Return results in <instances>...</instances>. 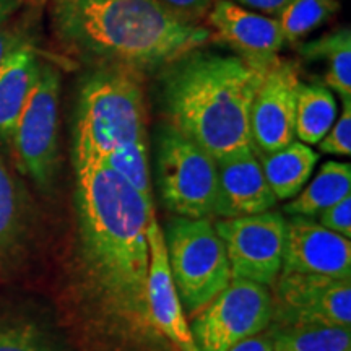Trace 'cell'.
I'll return each instance as SVG.
<instances>
[{
  "label": "cell",
  "instance_id": "obj_1",
  "mask_svg": "<svg viewBox=\"0 0 351 351\" xmlns=\"http://www.w3.org/2000/svg\"><path fill=\"white\" fill-rule=\"evenodd\" d=\"M75 171L83 251L98 293L114 314L152 327L147 275L153 200L103 161H75Z\"/></svg>",
  "mask_w": 351,
  "mask_h": 351
},
{
  "label": "cell",
  "instance_id": "obj_21",
  "mask_svg": "<svg viewBox=\"0 0 351 351\" xmlns=\"http://www.w3.org/2000/svg\"><path fill=\"white\" fill-rule=\"evenodd\" d=\"M340 12L339 0H289L275 16L285 44H298Z\"/></svg>",
  "mask_w": 351,
  "mask_h": 351
},
{
  "label": "cell",
  "instance_id": "obj_5",
  "mask_svg": "<svg viewBox=\"0 0 351 351\" xmlns=\"http://www.w3.org/2000/svg\"><path fill=\"white\" fill-rule=\"evenodd\" d=\"M166 252L184 313L195 315L231 282L226 249L207 218L171 219Z\"/></svg>",
  "mask_w": 351,
  "mask_h": 351
},
{
  "label": "cell",
  "instance_id": "obj_16",
  "mask_svg": "<svg viewBox=\"0 0 351 351\" xmlns=\"http://www.w3.org/2000/svg\"><path fill=\"white\" fill-rule=\"evenodd\" d=\"M41 60L29 44L19 47L0 64V140L10 142L26 99L36 85Z\"/></svg>",
  "mask_w": 351,
  "mask_h": 351
},
{
  "label": "cell",
  "instance_id": "obj_8",
  "mask_svg": "<svg viewBox=\"0 0 351 351\" xmlns=\"http://www.w3.org/2000/svg\"><path fill=\"white\" fill-rule=\"evenodd\" d=\"M60 73L41 64L38 82L26 99L10 142L21 171L41 189L52 182L59 152Z\"/></svg>",
  "mask_w": 351,
  "mask_h": 351
},
{
  "label": "cell",
  "instance_id": "obj_27",
  "mask_svg": "<svg viewBox=\"0 0 351 351\" xmlns=\"http://www.w3.org/2000/svg\"><path fill=\"white\" fill-rule=\"evenodd\" d=\"M317 217L319 225L343 236L346 239L351 238V195H346L345 199L326 208Z\"/></svg>",
  "mask_w": 351,
  "mask_h": 351
},
{
  "label": "cell",
  "instance_id": "obj_23",
  "mask_svg": "<svg viewBox=\"0 0 351 351\" xmlns=\"http://www.w3.org/2000/svg\"><path fill=\"white\" fill-rule=\"evenodd\" d=\"M23 197L0 158V258L12 251L23 230Z\"/></svg>",
  "mask_w": 351,
  "mask_h": 351
},
{
  "label": "cell",
  "instance_id": "obj_7",
  "mask_svg": "<svg viewBox=\"0 0 351 351\" xmlns=\"http://www.w3.org/2000/svg\"><path fill=\"white\" fill-rule=\"evenodd\" d=\"M274 301L262 285L231 278L228 287L213 298L191 326L199 351H228L269 327Z\"/></svg>",
  "mask_w": 351,
  "mask_h": 351
},
{
  "label": "cell",
  "instance_id": "obj_24",
  "mask_svg": "<svg viewBox=\"0 0 351 351\" xmlns=\"http://www.w3.org/2000/svg\"><path fill=\"white\" fill-rule=\"evenodd\" d=\"M103 163L122 176L145 199L153 200L150 166H148V143H134L119 148L111 153Z\"/></svg>",
  "mask_w": 351,
  "mask_h": 351
},
{
  "label": "cell",
  "instance_id": "obj_12",
  "mask_svg": "<svg viewBox=\"0 0 351 351\" xmlns=\"http://www.w3.org/2000/svg\"><path fill=\"white\" fill-rule=\"evenodd\" d=\"M283 274L322 275L351 280V243L317 221L291 217L287 221Z\"/></svg>",
  "mask_w": 351,
  "mask_h": 351
},
{
  "label": "cell",
  "instance_id": "obj_30",
  "mask_svg": "<svg viewBox=\"0 0 351 351\" xmlns=\"http://www.w3.org/2000/svg\"><path fill=\"white\" fill-rule=\"evenodd\" d=\"M25 44L28 43H26L20 34L13 33L3 25H0V64L5 60V57L8 54H12L13 51H16L21 46H25Z\"/></svg>",
  "mask_w": 351,
  "mask_h": 351
},
{
  "label": "cell",
  "instance_id": "obj_26",
  "mask_svg": "<svg viewBox=\"0 0 351 351\" xmlns=\"http://www.w3.org/2000/svg\"><path fill=\"white\" fill-rule=\"evenodd\" d=\"M319 148L328 155H351V99H343V109L339 121L333 122L326 137L320 140Z\"/></svg>",
  "mask_w": 351,
  "mask_h": 351
},
{
  "label": "cell",
  "instance_id": "obj_10",
  "mask_svg": "<svg viewBox=\"0 0 351 351\" xmlns=\"http://www.w3.org/2000/svg\"><path fill=\"white\" fill-rule=\"evenodd\" d=\"M275 313L283 327H351V280L283 274Z\"/></svg>",
  "mask_w": 351,
  "mask_h": 351
},
{
  "label": "cell",
  "instance_id": "obj_22",
  "mask_svg": "<svg viewBox=\"0 0 351 351\" xmlns=\"http://www.w3.org/2000/svg\"><path fill=\"white\" fill-rule=\"evenodd\" d=\"M274 351H351V327H282Z\"/></svg>",
  "mask_w": 351,
  "mask_h": 351
},
{
  "label": "cell",
  "instance_id": "obj_20",
  "mask_svg": "<svg viewBox=\"0 0 351 351\" xmlns=\"http://www.w3.org/2000/svg\"><path fill=\"white\" fill-rule=\"evenodd\" d=\"M337 117L335 96L326 83H302L296 93V137L306 145H317Z\"/></svg>",
  "mask_w": 351,
  "mask_h": 351
},
{
  "label": "cell",
  "instance_id": "obj_31",
  "mask_svg": "<svg viewBox=\"0 0 351 351\" xmlns=\"http://www.w3.org/2000/svg\"><path fill=\"white\" fill-rule=\"evenodd\" d=\"M228 351H274V345H271V339L258 333L256 337L239 341Z\"/></svg>",
  "mask_w": 351,
  "mask_h": 351
},
{
  "label": "cell",
  "instance_id": "obj_3",
  "mask_svg": "<svg viewBox=\"0 0 351 351\" xmlns=\"http://www.w3.org/2000/svg\"><path fill=\"white\" fill-rule=\"evenodd\" d=\"M269 65L204 47L179 57L161 75V103L168 124L217 161L231 153L254 150L249 117Z\"/></svg>",
  "mask_w": 351,
  "mask_h": 351
},
{
  "label": "cell",
  "instance_id": "obj_15",
  "mask_svg": "<svg viewBox=\"0 0 351 351\" xmlns=\"http://www.w3.org/2000/svg\"><path fill=\"white\" fill-rule=\"evenodd\" d=\"M218 189L215 217L221 219L269 212L276 199L252 148L217 161Z\"/></svg>",
  "mask_w": 351,
  "mask_h": 351
},
{
  "label": "cell",
  "instance_id": "obj_19",
  "mask_svg": "<svg viewBox=\"0 0 351 351\" xmlns=\"http://www.w3.org/2000/svg\"><path fill=\"white\" fill-rule=\"evenodd\" d=\"M302 59L326 60V86L339 93L343 99H351V28L341 26L324 34L315 41L298 47Z\"/></svg>",
  "mask_w": 351,
  "mask_h": 351
},
{
  "label": "cell",
  "instance_id": "obj_4",
  "mask_svg": "<svg viewBox=\"0 0 351 351\" xmlns=\"http://www.w3.org/2000/svg\"><path fill=\"white\" fill-rule=\"evenodd\" d=\"M142 72L99 65L80 88L73 161H104L119 148L147 143Z\"/></svg>",
  "mask_w": 351,
  "mask_h": 351
},
{
  "label": "cell",
  "instance_id": "obj_13",
  "mask_svg": "<svg viewBox=\"0 0 351 351\" xmlns=\"http://www.w3.org/2000/svg\"><path fill=\"white\" fill-rule=\"evenodd\" d=\"M147 307L152 327L165 335L176 348L179 351H199L171 275L165 232L156 217L148 228Z\"/></svg>",
  "mask_w": 351,
  "mask_h": 351
},
{
  "label": "cell",
  "instance_id": "obj_17",
  "mask_svg": "<svg viewBox=\"0 0 351 351\" xmlns=\"http://www.w3.org/2000/svg\"><path fill=\"white\" fill-rule=\"evenodd\" d=\"M263 176L276 200L296 197L309 181L319 161V153L309 145L293 142L271 153H257Z\"/></svg>",
  "mask_w": 351,
  "mask_h": 351
},
{
  "label": "cell",
  "instance_id": "obj_11",
  "mask_svg": "<svg viewBox=\"0 0 351 351\" xmlns=\"http://www.w3.org/2000/svg\"><path fill=\"white\" fill-rule=\"evenodd\" d=\"M296 65L276 59L254 96L251 135L256 153H271L288 147L296 138V93L300 85Z\"/></svg>",
  "mask_w": 351,
  "mask_h": 351
},
{
  "label": "cell",
  "instance_id": "obj_29",
  "mask_svg": "<svg viewBox=\"0 0 351 351\" xmlns=\"http://www.w3.org/2000/svg\"><path fill=\"white\" fill-rule=\"evenodd\" d=\"M231 2L238 3V5L247 8V10L257 12L261 15L275 16L287 7L289 0H231Z\"/></svg>",
  "mask_w": 351,
  "mask_h": 351
},
{
  "label": "cell",
  "instance_id": "obj_28",
  "mask_svg": "<svg viewBox=\"0 0 351 351\" xmlns=\"http://www.w3.org/2000/svg\"><path fill=\"white\" fill-rule=\"evenodd\" d=\"M160 2L181 19L199 23V20L207 16L215 0H160Z\"/></svg>",
  "mask_w": 351,
  "mask_h": 351
},
{
  "label": "cell",
  "instance_id": "obj_18",
  "mask_svg": "<svg viewBox=\"0 0 351 351\" xmlns=\"http://www.w3.org/2000/svg\"><path fill=\"white\" fill-rule=\"evenodd\" d=\"M351 195V166L340 161H327L317 176L287 204L285 212L291 217L313 218L337 202Z\"/></svg>",
  "mask_w": 351,
  "mask_h": 351
},
{
  "label": "cell",
  "instance_id": "obj_9",
  "mask_svg": "<svg viewBox=\"0 0 351 351\" xmlns=\"http://www.w3.org/2000/svg\"><path fill=\"white\" fill-rule=\"evenodd\" d=\"M225 244L231 278L270 287L282 271L287 219L278 212L219 219L213 225Z\"/></svg>",
  "mask_w": 351,
  "mask_h": 351
},
{
  "label": "cell",
  "instance_id": "obj_6",
  "mask_svg": "<svg viewBox=\"0 0 351 351\" xmlns=\"http://www.w3.org/2000/svg\"><path fill=\"white\" fill-rule=\"evenodd\" d=\"M160 194L171 212L182 218H213L217 208V160L171 124L156 137Z\"/></svg>",
  "mask_w": 351,
  "mask_h": 351
},
{
  "label": "cell",
  "instance_id": "obj_25",
  "mask_svg": "<svg viewBox=\"0 0 351 351\" xmlns=\"http://www.w3.org/2000/svg\"><path fill=\"white\" fill-rule=\"evenodd\" d=\"M0 351H60L56 341L32 322L0 324Z\"/></svg>",
  "mask_w": 351,
  "mask_h": 351
},
{
  "label": "cell",
  "instance_id": "obj_32",
  "mask_svg": "<svg viewBox=\"0 0 351 351\" xmlns=\"http://www.w3.org/2000/svg\"><path fill=\"white\" fill-rule=\"evenodd\" d=\"M21 0H0V25H3L10 19L16 8L20 7Z\"/></svg>",
  "mask_w": 351,
  "mask_h": 351
},
{
  "label": "cell",
  "instance_id": "obj_2",
  "mask_svg": "<svg viewBox=\"0 0 351 351\" xmlns=\"http://www.w3.org/2000/svg\"><path fill=\"white\" fill-rule=\"evenodd\" d=\"M49 16L57 43L95 67L165 69L212 39L160 0H51Z\"/></svg>",
  "mask_w": 351,
  "mask_h": 351
},
{
  "label": "cell",
  "instance_id": "obj_14",
  "mask_svg": "<svg viewBox=\"0 0 351 351\" xmlns=\"http://www.w3.org/2000/svg\"><path fill=\"white\" fill-rule=\"evenodd\" d=\"M207 23L212 38L261 65L274 62L287 46L276 19L247 10L231 0H215L207 13Z\"/></svg>",
  "mask_w": 351,
  "mask_h": 351
}]
</instances>
